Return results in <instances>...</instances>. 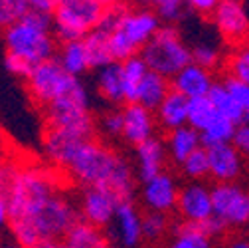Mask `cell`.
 <instances>
[{
  "mask_svg": "<svg viewBox=\"0 0 249 248\" xmlns=\"http://www.w3.org/2000/svg\"><path fill=\"white\" fill-rule=\"evenodd\" d=\"M233 2H241V0H233Z\"/></svg>",
  "mask_w": 249,
  "mask_h": 248,
  "instance_id": "db71d44e",
  "label": "cell"
},
{
  "mask_svg": "<svg viewBox=\"0 0 249 248\" xmlns=\"http://www.w3.org/2000/svg\"><path fill=\"white\" fill-rule=\"evenodd\" d=\"M180 216L186 223L202 225L210 216H213V203H212V189H208L202 183H188L184 189H180L178 205Z\"/></svg>",
  "mask_w": 249,
  "mask_h": 248,
  "instance_id": "8fae6325",
  "label": "cell"
},
{
  "mask_svg": "<svg viewBox=\"0 0 249 248\" xmlns=\"http://www.w3.org/2000/svg\"><path fill=\"white\" fill-rule=\"evenodd\" d=\"M121 72H123V91H124V102L127 103H137V94L142 80L150 72L146 62L139 56H133L129 60L121 62Z\"/></svg>",
  "mask_w": 249,
  "mask_h": 248,
  "instance_id": "cb8c5ba5",
  "label": "cell"
},
{
  "mask_svg": "<svg viewBox=\"0 0 249 248\" xmlns=\"http://www.w3.org/2000/svg\"><path fill=\"white\" fill-rule=\"evenodd\" d=\"M208 159H210V177L215 179L217 183H233L243 171L241 153L231 143L210 147Z\"/></svg>",
  "mask_w": 249,
  "mask_h": 248,
  "instance_id": "e0dca14e",
  "label": "cell"
},
{
  "mask_svg": "<svg viewBox=\"0 0 249 248\" xmlns=\"http://www.w3.org/2000/svg\"><path fill=\"white\" fill-rule=\"evenodd\" d=\"M178 197H180V189H178L174 177L168 173H160L159 177L142 183L141 199L148 210H157V212L166 214L176 208Z\"/></svg>",
  "mask_w": 249,
  "mask_h": 248,
  "instance_id": "9a60e30c",
  "label": "cell"
},
{
  "mask_svg": "<svg viewBox=\"0 0 249 248\" xmlns=\"http://www.w3.org/2000/svg\"><path fill=\"white\" fill-rule=\"evenodd\" d=\"M228 248H249V240H245V238H235V240L230 242Z\"/></svg>",
  "mask_w": 249,
  "mask_h": 248,
  "instance_id": "7dc6e473",
  "label": "cell"
},
{
  "mask_svg": "<svg viewBox=\"0 0 249 248\" xmlns=\"http://www.w3.org/2000/svg\"><path fill=\"white\" fill-rule=\"evenodd\" d=\"M200 228H202L210 238H213V236H220V234L226 230V223H224V221H220L217 216H210V219H208L206 223H202V225H200Z\"/></svg>",
  "mask_w": 249,
  "mask_h": 248,
  "instance_id": "ee69618b",
  "label": "cell"
},
{
  "mask_svg": "<svg viewBox=\"0 0 249 248\" xmlns=\"http://www.w3.org/2000/svg\"><path fill=\"white\" fill-rule=\"evenodd\" d=\"M188 103H190L188 98H184L182 94L172 89L157 109V121L168 131L188 125Z\"/></svg>",
  "mask_w": 249,
  "mask_h": 248,
  "instance_id": "ffe728a7",
  "label": "cell"
},
{
  "mask_svg": "<svg viewBox=\"0 0 249 248\" xmlns=\"http://www.w3.org/2000/svg\"><path fill=\"white\" fill-rule=\"evenodd\" d=\"M107 14L103 0H59L53 12V34L57 40H83L97 30Z\"/></svg>",
  "mask_w": 249,
  "mask_h": 248,
  "instance_id": "5b68a950",
  "label": "cell"
},
{
  "mask_svg": "<svg viewBox=\"0 0 249 248\" xmlns=\"http://www.w3.org/2000/svg\"><path fill=\"white\" fill-rule=\"evenodd\" d=\"M64 248H111V238L103 228L79 221L61 240Z\"/></svg>",
  "mask_w": 249,
  "mask_h": 248,
  "instance_id": "7402d4cb",
  "label": "cell"
},
{
  "mask_svg": "<svg viewBox=\"0 0 249 248\" xmlns=\"http://www.w3.org/2000/svg\"><path fill=\"white\" fill-rule=\"evenodd\" d=\"M222 0H186V6L198 14H213Z\"/></svg>",
  "mask_w": 249,
  "mask_h": 248,
  "instance_id": "b9f144b4",
  "label": "cell"
},
{
  "mask_svg": "<svg viewBox=\"0 0 249 248\" xmlns=\"http://www.w3.org/2000/svg\"><path fill=\"white\" fill-rule=\"evenodd\" d=\"M38 248H64V244H61V240L59 242H44Z\"/></svg>",
  "mask_w": 249,
  "mask_h": 248,
  "instance_id": "c3c4849f",
  "label": "cell"
},
{
  "mask_svg": "<svg viewBox=\"0 0 249 248\" xmlns=\"http://www.w3.org/2000/svg\"><path fill=\"white\" fill-rule=\"evenodd\" d=\"M222 83L228 87V91L233 96V100L239 103L241 111L245 113V119L249 121V85L239 82V80H235V78H231V76L228 80H224Z\"/></svg>",
  "mask_w": 249,
  "mask_h": 248,
  "instance_id": "f35d334b",
  "label": "cell"
},
{
  "mask_svg": "<svg viewBox=\"0 0 249 248\" xmlns=\"http://www.w3.org/2000/svg\"><path fill=\"white\" fill-rule=\"evenodd\" d=\"M77 82L79 78H73L70 72H66V68L59 64L57 58H50L34 66L32 74L26 80V87L32 100L46 109L53 102L68 96Z\"/></svg>",
  "mask_w": 249,
  "mask_h": 248,
  "instance_id": "ba28073f",
  "label": "cell"
},
{
  "mask_svg": "<svg viewBox=\"0 0 249 248\" xmlns=\"http://www.w3.org/2000/svg\"><path fill=\"white\" fill-rule=\"evenodd\" d=\"M235 129H237V123H233V121L228 119V117L217 115V117L210 123V125L200 133L202 145H204L206 149L217 147V145H228V143L233 141Z\"/></svg>",
  "mask_w": 249,
  "mask_h": 248,
  "instance_id": "83f0119b",
  "label": "cell"
},
{
  "mask_svg": "<svg viewBox=\"0 0 249 248\" xmlns=\"http://www.w3.org/2000/svg\"><path fill=\"white\" fill-rule=\"evenodd\" d=\"M230 72H231V78L249 85V46L235 48L230 60Z\"/></svg>",
  "mask_w": 249,
  "mask_h": 248,
  "instance_id": "d590c367",
  "label": "cell"
},
{
  "mask_svg": "<svg viewBox=\"0 0 249 248\" xmlns=\"http://www.w3.org/2000/svg\"><path fill=\"white\" fill-rule=\"evenodd\" d=\"M139 2L150 8L152 12H157V16L166 24L178 22L184 16V10L188 8L186 0H139Z\"/></svg>",
  "mask_w": 249,
  "mask_h": 248,
  "instance_id": "1f68e13d",
  "label": "cell"
},
{
  "mask_svg": "<svg viewBox=\"0 0 249 248\" xmlns=\"http://www.w3.org/2000/svg\"><path fill=\"white\" fill-rule=\"evenodd\" d=\"M141 58L146 62L150 72L164 78H174L188 64H192V48L186 46L176 26L164 24L142 50Z\"/></svg>",
  "mask_w": 249,
  "mask_h": 248,
  "instance_id": "8992f818",
  "label": "cell"
},
{
  "mask_svg": "<svg viewBox=\"0 0 249 248\" xmlns=\"http://www.w3.org/2000/svg\"><path fill=\"white\" fill-rule=\"evenodd\" d=\"M2 143H4V131H2V125H0V149H2Z\"/></svg>",
  "mask_w": 249,
  "mask_h": 248,
  "instance_id": "f907efd6",
  "label": "cell"
},
{
  "mask_svg": "<svg viewBox=\"0 0 249 248\" xmlns=\"http://www.w3.org/2000/svg\"><path fill=\"white\" fill-rule=\"evenodd\" d=\"M57 60H59V64L66 68V72H70L73 78H79L81 74H85L91 68L83 40L64 42V44H61V48H59Z\"/></svg>",
  "mask_w": 249,
  "mask_h": 248,
  "instance_id": "4316f807",
  "label": "cell"
},
{
  "mask_svg": "<svg viewBox=\"0 0 249 248\" xmlns=\"http://www.w3.org/2000/svg\"><path fill=\"white\" fill-rule=\"evenodd\" d=\"M208 98L213 102L217 113H220L222 117L231 119L233 123H237V125H239V123H243V121H247L245 119V113L239 107V103L233 100V96L230 94L228 87L224 83H213V87H212Z\"/></svg>",
  "mask_w": 249,
  "mask_h": 248,
  "instance_id": "f546056e",
  "label": "cell"
},
{
  "mask_svg": "<svg viewBox=\"0 0 249 248\" xmlns=\"http://www.w3.org/2000/svg\"><path fill=\"white\" fill-rule=\"evenodd\" d=\"M85 141L89 139L83 135H77L66 129L48 127L44 133V155L53 167L66 171Z\"/></svg>",
  "mask_w": 249,
  "mask_h": 248,
  "instance_id": "4fadbf2b",
  "label": "cell"
},
{
  "mask_svg": "<svg viewBox=\"0 0 249 248\" xmlns=\"http://www.w3.org/2000/svg\"><path fill=\"white\" fill-rule=\"evenodd\" d=\"M46 123L53 129H66L87 139H93L95 133V119L91 115L89 91L87 87L77 82L75 87L68 96L53 102L46 107Z\"/></svg>",
  "mask_w": 249,
  "mask_h": 248,
  "instance_id": "52a82bcc",
  "label": "cell"
},
{
  "mask_svg": "<svg viewBox=\"0 0 249 248\" xmlns=\"http://www.w3.org/2000/svg\"><path fill=\"white\" fill-rule=\"evenodd\" d=\"M107 8H124L129 0H103Z\"/></svg>",
  "mask_w": 249,
  "mask_h": 248,
  "instance_id": "bcb514c9",
  "label": "cell"
},
{
  "mask_svg": "<svg viewBox=\"0 0 249 248\" xmlns=\"http://www.w3.org/2000/svg\"><path fill=\"white\" fill-rule=\"evenodd\" d=\"M66 173L81 187H103L121 203L135 197V171L124 155L113 151L95 137L85 141Z\"/></svg>",
  "mask_w": 249,
  "mask_h": 248,
  "instance_id": "7a4b0ae2",
  "label": "cell"
},
{
  "mask_svg": "<svg viewBox=\"0 0 249 248\" xmlns=\"http://www.w3.org/2000/svg\"><path fill=\"white\" fill-rule=\"evenodd\" d=\"M57 4H59V0H30V8H32V12L46 14V16H53Z\"/></svg>",
  "mask_w": 249,
  "mask_h": 248,
  "instance_id": "7bdbcfd3",
  "label": "cell"
},
{
  "mask_svg": "<svg viewBox=\"0 0 249 248\" xmlns=\"http://www.w3.org/2000/svg\"><path fill=\"white\" fill-rule=\"evenodd\" d=\"M109 227H111V238H115L117 246L121 248H139L144 238L142 214L139 212L133 201H124L119 205L115 219Z\"/></svg>",
  "mask_w": 249,
  "mask_h": 248,
  "instance_id": "7c38bea8",
  "label": "cell"
},
{
  "mask_svg": "<svg viewBox=\"0 0 249 248\" xmlns=\"http://www.w3.org/2000/svg\"><path fill=\"white\" fill-rule=\"evenodd\" d=\"M6 163H8V159H6V153H4V147H2V149H0V173H2Z\"/></svg>",
  "mask_w": 249,
  "mask_h": 248,
  "instance_id": "681fc988",
  "label": "cell"
},
{
  "mask_svg": "<svg viewBox=\"0 0 249 248\" xmlns=\"http://www.w3.org/2000/svg\"><path fill=\"white\" fill-rule=\"evenodd\" d=\"M231 145L241 155H247V157H249V121H243V123H239V125H237Z\"/></svg>",
  "mask_w": 249,
  "mask_h": 248,
  "instance_id": "60d3db41",
  "label": "cell"
},
{
  "mask_svg": "<svg viewBox=\"0 0 249 248\" xmlns=\"http://www.w3.org/2000/svg\"><path fill=\"white\" fill-rule=\"evenodd\" d=\"M212 16L217 32L228 42H243L249 36V14L241 2L222 0V4L215 8Z\"/></svg>",
  "mask_w": 249,
  "mask_h": 248,
  "instance_id": "5bb4252c",
  "label": "cell"
},
{
  "mask_svg": "<svg viewBox=\"0 0 249 248\" xmlns=\"http://www.w3.org/2000/svg\"><path fill=\"white\" fill-rule=\"evenodd\" d=\"M192 62L200 68L212 70L217 62H220V52L210 42H200L192 48Z\"/></svg>",
  "mask_w": 249,
  "mask_h": 248,
  "instance_id": "8d00e7d4",
  "label": "cell"
},
{
  "mask_svg": "<svg viewBox=\"0 0 249 248\" xmlns=\"http://www.w3.org/2000/svg\"><path fill=\"white\" fill-rule=\"evenodd\" d=\"M204 145H202L200 131H196L190 125H184V127H178V129L170 131L168 133V139H166V151H168V155H170V157L176 163H180V165L186 159H188L192 153H196Z\"/></svg>",
  "mask_w": 249,
  "mask_h": 248,
  "instance_id": "44dd1931",
  "label": "cell"
},
{
  "mask_svg": "<svg viewBox=\"0 0 249 248\" xmlns=\"http://www.w3.org/2000/svg\"><path fill=\"white\" fill-rule=\"evenodd\" d=\"M166 248H213L212 238L200 228V225L184 223L176 228Z\"/></svg>",
  "mask_w": 249,
  "mask_h": 248,
  "instance_id": "f1b7e54d",
  "label": "cell"
},
{
  "mask_svg": "<svg viewBox=\"0 0 249 248\" xmlns=\"http://www.w3.org/2000/svg\"><path fill=\"white\" fill-rule=\"evenodd\" d=\"M172 89L182 94L188 100H196V98H204L210 96V91L213 87V78L210 74V70L196 66L194 62L188 64L182 72H178L172 82H170Z\"/></svg>",
  "mask_w": 249,
  "mask_h": 248,
  "instance_id": "d6986e66",
  "label": "cell"
},
{
  "mask_svg": "<svg viewBox=\"0 0 249 248\" xmlns=\"http://www.w3.org/2000/svg\"><path fill=\"white\" fill-rule=\"evenodd\" d=\"M213 216L226 227H243L249 223V191L237 183H215L212 187Z\"/></svg>",
  "mask_w": 249,
  "mask_h": 248,
  "instance_id": "9c48e42d",
  "label": "cell"
},
{
  "mask_svg": "<svg viewBox=\"0 0 249 248\" xmlns=\"http://www.w3.org/2000/svg\"><path fill=\"white\" fill-rule=\"evenodd\" d=\"M99 129L107 137H123V109H109L99 117Z\"/></svg>",
  "mask_w": 249,
  "mask_h": 248,
  "instance_id": "74e56055",
  "label": "cell"
},
{
  "mask_svg": "<svg viewBox=\"0 0 249 248\" xmlns=\"http://www.w3.org/2000/svg\"><path fill=\"white\" fill-rule=\"evenodd\" d=\"M168 230V216L164 212L148 210L142 214V234L146 240H160Z\"/></svg>",
  "mask_w": 249,
  "mask_h": 248,
  "instance_id": "e575fe53",
  "label": "cell"
},
{
  "mask_svg": "<svg viewBox=\"0 0 249 248\" xmlns=\"http://www.w3.org/2000/svg\"><path fill=\"white\" fill-rule=\"evenodd\" d=\"M121 201L103 187H87L79 201V214L81 221L95 225L99 228L109 227L115 219V212Z\"/></svg>",
  "mask_w": 249,
  "mask_h": 248,
  "instance_id": "30bf717a",
  "label": "cell"
},
{
  "mask_svg": "<svg viewBox=\"0 0 249 248\" xmlns=\"http://www.w3.org/2000/svg\"><path fill=\"white\" fill-rule=\"evenodd\" d=\"M30 12H32L30 0H0V26L8 28L26 18Z\"/></svg>",
  "mask_w": 249,
  "mask_h": 248,
  "instance_id": "d6a6232c",
  "label": "cell"
},
{
  "mask_svg": "<svg viewBox=\"0 0 249 248\" xmlns=\"http://www.w3.org/2000/svg\"><path fill=\"white\" fill-rule=\"evenodd\" d=\"M166 145L157 139L150 137L144 143L135 147V163H137V175L139 181L146 183L154 177L164 173V163H166Z\"/></svg>",
  "mask_w": 249,
  "mask_h": 248,
  "instance_id": "ac0fdd59",
  "label": "cell"
},
{
  "mask_svg": "<svg viewBox=\"0 0 249 248\" xmlns=\"http://www.w3.org/2000/svg\"><path fill=\"white\" fill-rule=\"evenodd\" d=\"M157 115L141 103H127L123 107V139L131 145H141L154 137Z\"/></svg>",
  "mask_w": 249,
  "mask_h": 248,
  "instance_id": "2e32d148",
  "label": "cell"
},
{
  "mask_svg": "<svg viewBox=\"0 0 249 248\" xmlns=\"http://www.w3.org/2000/svg\"><path fill=\"white\" fill-rule=\"evenodd\" d=\"M4 248H26V246H22V244L16 242V244H8V246H4Z\"/></svg>",
  "mask_w": 249,
  "mask_h": 248,
  "instance_id": "816d5d0a",
  "label": "cell"
},
{
  "mask_svg": "<svg viewBox=\"0 0 249 248\" xmlns=\"http://www.w3.org/2000/svg\"><path fill=\"white\" fill-rule=\"evenodd\" d=\"M182 173L188 177V179H192V181H200V179H204V177H208L210 175V159H208V149L206 147H202V149H198L196 153H192L188 159H186L182 165Z\"/></svg>",
  "mask_w": 249,
  "mask_h": 248,
  "instance_id": "836d02e7",
  "label": "cell"
},
{
  "mask_svg": "<svg viewBox=\"0 0 249 248\" xmlns=\"http://www.w3.org/2000/svg\"><path fill=\"white\" fill-rule=\"evenodd\" d=\"M170 91H172V85H170L168 78H164L157 72H148L146 78L142 80L141 87H139L137 103L144 105L150 111H157Z\"/></svg>",
  "mask_w": 249,
  "mask_h": 248,
  "instance_id": "603a6c76",
  "label": "cell"
},
{
  "mask_svg": "<svg viewBox=\"0 0 249 248\" xmlns=\"http://www.w3.org/2000/svg\"><path fill=\"white\" fill-rule=\"evenodd\" d=\"M87 56H89V66L101 70L109 64H113L115 58H113V50H111V42H109V34L105 32L103 28L93 30L91 34H87L83 38Z\"/></svg>",
  "mask_w": 249,
  "mask_h": 248,
  "instance_id": "484cf974",
  "label": "cell"
},
{
  "mask_svg": "<svg viewBox=\"0 0 249 248\" xmlns=\"http://www.w3.org/2000/svg\"><path fill=\"white\" fill-rule=\"evenodd\" d=\"M97 91L105 102H109L113 105L124 102L121 62H113V64L99 70V74H97Z\"/></svg>",
  "mask_w": 249,
  "mask_h": 248,
  "instance_id": "d4e9b609",
  "label": "cell"
},
{
  "mask_svg": "<svg viewBox=\"0 0 249 248\" xmlns=\"http://www.w3.org/2000/svg\"><path fill=\"white\" fill-rule=\"evenodd\" d=\"M0 195L8 203L10 230L26 248L64 240L81 221L79 208L46 165L8 161L0 173Z\"/></svg>",
  "mask_w": 249,
  "mask_h": 248,
  "instance_id": "6da1fadb",
  "label": "cell"
},
{
  "mask_svg": "<svg viewBox=\"0 0 249 248\" xmlns=\"http://www.w3.org/2000/svg\"><path fill=\"white\" fill-rule=\"evenodd\" d=\"M6 227H10V210H8L6 199L0 195V232H2Z\"/></svg>",
  "mask_w": 249,
  "mask_h": 248,
  "instance_id": "f6af8a7d",
  "label": "cell"
},
{
  "mask_svg": "<svg viewBox=\"0 0 249 248\" xmlns=\"http://www.w3.org/2000/svg\"><path fill=\"white\" fill-rule=\"evenodd\" d=\"M247 171H249V159H247Z\"/></svg>",
  "mask_w": 249,
  "mask_h": 248,
  "instance_id": "f5cc1de1",
  "label": "cell"
},
{
  "mask_svg": "<svg viewBox=\"0 0 249 248\" xmlns=\"http://www.w3.org/2000/svg\"><path fill=\"white\" fill-rule=\"evenodd\" d=\"M220 115L213 105V102L204 96V98H196V100H190L188 103V125L194 127L196 131H204L210 123Z\"/></svg>",
  "mask_w": 249,
  "mask_h": 248,
  "instance_id": "4dcf8cb0",
  "label": "cell"
},
{
  "mask_svg": "<svg viewBox=\"0 0 249 248\" xmlns=\"http://www.w3.org/2000/svg\"><path fill=\"white\" fill-rule=\"evenodd\" d=\"M4 68H6L12 76L22 78V80H28V76L32 74V70H34V66L30 64L28 60H24V58H20V56H14V54H8V52H6V56H4Z\"/></svg>",
  "mask_w": 249,
  "mask_h": 248,
  "instance_id": "ab89813d",
  "label": "cell"
},
{
  "mask_svg": "<svg viewBox=\"0 0 249 248\" xmlns=\"http://www.w3.org/2000/svg\"><path fill=\"white\" fill-rule=\"evenodd\" d=\"M109 34L111 50L115 62H124L133 56H139L141 50L157 36L162 28L160 18L150 8H107V14L101 22Z\"/></svg>",
  "mask_w": 249,
  "mask_h": 248,
  "instance_id": "3957f363",
  "label": "cell"
},
{
  "mask_svg": "<svg viewBox=\"0 0 249 248\" xmlns=\"http://www.w3.org/2000/svg\"><path fill=\"white\" fill-rule=\"evenodd\" d=\"M53 18L38 12H30L20 22L4 28V46L8 54L28 60L32 66L53 58Z\"/></svg>",
  "mask_w": 249,
  "mask_h": 248,
  "instance_id": "277c9868",
  "label": "cell"
}]
</instances>
